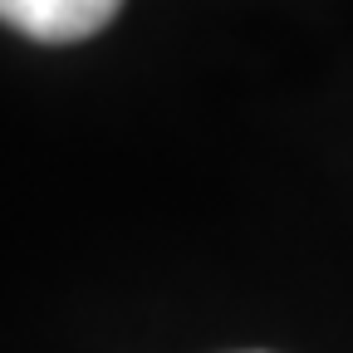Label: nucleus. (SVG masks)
I'll return each mask as SVG.
<instances>
[{
  "label": "nucleus",
  "mask_w": 353,
  "mask_h": 353,
  "mask_svg": "<svg viewBox=\"0 0 353 353\" xmlns=\"http://www.w3.org/2000/svg\"><path fill=\"white\" fill-rule=\"evenodd\" d=\"M123 0H0V20L39 44H74L99 34Z\"/></svg>",
  "instance_id": "nucleus-1"
}]
</instances>
